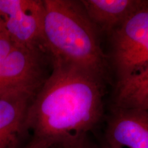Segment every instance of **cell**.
<instances>
[{"mask_svg": "<svg viewBox=\"0 0 148 148\" xmlns=\"http://www.w3.org/2000/svg\"><path fill=\"white\" fill-rule=\"evenodd\" d=\"M33 98L26 119L33 137L53 147L87 135L103 115V78L85 70L53 63Z\"/></svg>", "mask_w": 148, "mask_h": 148, "instance_id": "cell-1", "label": "cell"}, {"mask_svg": "<svg viewBox=\"0 0 148 148\" xmlns=\"http://www.w3.org/2000/svg\"><path fill=\"white\" fill-rule=\"evenodd\" d=\"M43 45L52 64H66L103 78L107 61L99 32L80 1L43 0Z\"/></svg>", "mask_w": 148, "mask_h": 148, "instance_id": "cell-2", "label": "cell"}, {"mask_svg": "<svg viewBox=\"0 0 148 148\" xmlns=\"http://www.w3.org/2000/svg\"><path fill=\"white\" fill-rule=\"evenodd\" d=\"M111 59L117 82L148 66V5L110 34Z\"/></svg>", "mask_w": 148, "mask_h": 148, "instance_id": "cell-3", "label": "cell"}, {"mask_svg": "<svg viewBox=\"0 0 148 148\" xmlns=\"http://www.w3.org/2000/svg\"><path fill=\"white\" fill-rule=\"evenodd\" d=\"M40 49L16 45L0 62V97L25 94L34 97L47 79Z\"/></svg>", "mask_w": 148, "mask_h": 148, "instance_id": "cell-4", "label": "cell"}, {"mask_svg": "<svg viewBox=\"0 0 148 148\" xmlns=\"http://www.w3.org/2000/svg\"><path fill=\"white\" fill-rule=\"evenodd\" d=\"M43 19V0H0V25L16 45L46 52Z\"/></svg>", "mask_w": 148, "mask_h": 148, "instance_id": "cell-5", "label": "cell"}, {"mask_svg": "<svg viewBox=\"0 0 148 148\" xmlns=\"http://www.w3.org/2000/svg\"><path fill=\"white\" fill-rule=\"evenodd\" d=\"M105 138L107 148H148V110L113 108Z\"/></svg>", "mask_w": 148, "mask_h": 148, "instance_id": "cell-6", "label": "cell"}, {"mask_svg": "<svg viewBox=\"0 0 148 148\" xmlns=\"http://www.w3.org/2000/svg\"><path fill=\"white\" fill-rule=\"evenodd\" d=\"M33 97L12 94L0 97V148H21L28 132L26 119Z\"/></svg>", "mask_w": 148, "mask_h": 148, "instance_id": "cell-7", "label": "cell"}, {"mask_svg": "<svg viewBox=\"0 0 148 148\" xmlns=\"http://www.w3.org/2000/svg\"><path fill=\"white\" fill-rule=\"evenodd\" d=\"M80 3L99 34H109L148 5V1L144 0H82Z\"/></svg>", "mask_w": 148, "mask_h": 148, "instance_id": "cell-8", "label": "cell"}, {"mask_svg": "<svg viewBox=\"0 0 148 148\" xmlns=\"http://www.w3.org/2000/svg\"><path fill=\"white\" fill-rule=\"evenodd\" d=\"M114 108L148 110V66L139 73L116 83Z\"/></svg>", "mask_w": 148, "mask_h": 148, "instance_id": "cell-9", "label": "cell"}, {"mask_svg": "<svg viewBox=\"0 0 148 148\" xmlns=\"http://www.w3.org/2000/svg\"><path fill=\"white\" fill-rule=\"evenodd\" d=\"M15 46L9 35L0 25V62L8 56Z\"/></svg>", "mask_w": 148, "mask_h": 148, "instance_id": "cell-10", "label": "cell"}, {"mask_svg": "<svg viewBox=\"0 0 148 148\" xmlns=\"http://www.w3.org/2000/svg\"><path fill=\"white\" fill-rule=\"evenodd\" d=\"M54 148H99L88 140L87 135ZM107 148V147H106Z\"/></svg>", "mask_w": 148, "mask_h": 148, "instance_id": "cell-11", "label": "cell"}, {"mask_svg": "<svg viewBox=\"0 0 148 148\" xmlns=\"http://www.w3.org/2000/svg\"><path fill=\"white\" fill-rule=\"evenodd\" d=\"M21 148H54V147L45 140L32 137V139L27 145Z\"/></svg>", "mask_w": 148, "mask_h": 148, "instance_id": "cell-12", "label": "cell"}]
</instances>
